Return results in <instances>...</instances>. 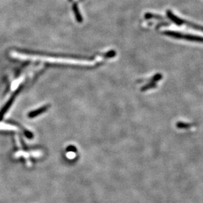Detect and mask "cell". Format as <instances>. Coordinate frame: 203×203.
<instances>
[{"instance_id":"6da1fadb","label":"cell","mask_w":203,"mask_h":203,"mask_svg":"<svg viewBox=\"0 0 203 203\" xmlns=\"http://www.w3.org/2000/svg\"><path fill=\"white\" fill-rule=\"evenodd\" d=\"M167 16L172 21L174 22L177 25H186L188 26H190L191 28H193L194 29H196L198 31H202L203 32V26H201L200 25H196L193 23V22H191L187 21H185L183 20L182 19H179V17H177V16L174 15L171 11H167Z\"/></svg>"},{"instance_id":"7a4b0ae2","label":"cell","mask_w":203,"mask_h":203,"mask_svg":"<svg viewBox=\"0 0 203 203\" xmlns=\"http://www.w3.org/2000/svg\"><path fill=\"white\" fill-rule=\"evenodd\" d=\"M165 35L172 36L178 39H184V40H187L189 41H195V42H203V37L198 36H194V35H184L182 33H179L177 32H173V31H165L163 32Z\"/></svg>"},{"instance_id":"3957f363","label":"cell","mask_w":203,"mask_h":203,"mask_svg":"<svg viewBox=\"0 0 203 203\" xmlns=\"http://www.w3.org/2000/svg\"><path fill=\"white\" fill-rule=\"evenodd\" d=\"M73 12H74V14L75 15V17L76 19L78 22H81L83 21V18H82V16L79 12V9L78 8V6L77 4H74L73 6Z\"/></svg>"},{"instance_id":"277c9868","label":"cell","mask_w":203,"mask_h":203,"mask_svg":"<svg viewBox=\"0 0 203 203\" xmlns=\"http://www.w3.org/2000/svg\"><path fill=\"white\" fill-rule=\"evenodd\" d=\"M145 18L146 19L154 18V19H163L162 17H161L160 15H154V14H152V13H146L145 15Z\"/></svg>"}]
</instances>
